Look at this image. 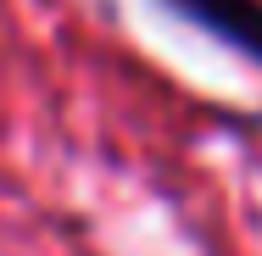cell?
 <instances>
[{
	"label": "cell",
	"instance_id": "cell-1",
	"mask_svg": "<svg viewBox=\"0 0 262 256\" xmlns=\"http://www.w3.org/2000/svg\"><path fill=\"white\" fill-rule=\"evenodd\" d=\"M162 6L262 67V0H162Z\"/></svg>",
	"mask_w": 262,
	"mask_h": 256
}]
</instances>
